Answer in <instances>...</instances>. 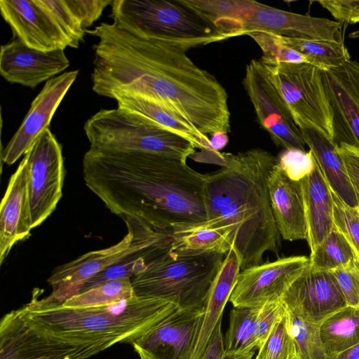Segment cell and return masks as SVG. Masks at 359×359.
Returning <instances> with one entry per match:
<instances>
[{"label": "cell", "instance_id": "d590c367", "mask_svg": "<svg viewBox=\"0 0 359 359\" xmlns=\"http://www.w3.org/2000/svg\"><path fill=\"white\" fill-rule=\"evenodd\" d=\"M248 36H250L261 48L262 57L259 60L264 64L282 62L312 65L308 57L281 43L275 34L252 32Z\"/></svg>", "mask_w": 359, "mask_h": 359}, {"label": "cell", "instance_id": "f6af8a7d", "mask_svg": "<svg viewBox=\"0 0 359 359\" xmlns=\"http://www.w3.org/2000/svg\"><path fill=\"white\" fill-rule=\"evenodd\" d=\"M327 359H359V344L338 353L328 355Z\"/></svg>", "mask_w": 359, "mask_h": 359}, {"label": "cell", "instance_id": "e575fe53", "mask_svg": "<svg viewBox=\"0 0 359 359\" xmlns=\"http://www.w3.org/2000/svg\"><path fill=\"white\" fill-rule=\"evenodd\" d=\"M65 36L68 46L77 48L83 41L86 30L74 16L65 0H40Z\"/></svg>", "mask_w": 359, "mask_h": 359}, {"label": "cell", "instance_id": "4316f807", "mask_svg": "<svg viewBox=\"0 0 359 359\" xmlns=\"http://www.w3.org/2000/svg\"><path fill=\"white\" fill-rule=\"evenodd\" d=\"M331 190L346 204L359 206L358 197L347 174L337 146L331 140L310 130H300Z\"/></svg>", "mask_w": 359, "mask_h": 359}, {"label": "cell", "instance_id": "f1b7e54d", "mask_svg": "<svg viewBox=\"0 0 359 359\" xmlns=\"http://www.w3.org/2000/svg\"><path fill=\"white\" fill-rule=\"evenodd\" d=\"M169 248V246L155 245L132 252L88 280L80 292L109 280L124 277L133 278L143 272L156 259L168 252Z\"/></svg>", "mask_w": 359, "mask_h": 359}, {"label": "cell", "instance_id": "52a82bcc", "mask_svg": "<svg viewBox=\"0 0 359 359\" xmlns=\"http://www.w3.org/2000/svg\"><path fill=\"white\" fill-rule=\"evenodd\" d=\"M225 255L175 256L168 251L131 278L135 294L163 299L181 309H204Z\"/></svg>", "mask_w": 359, "mask_h": 359}, {"label": "cell", "instance_id": "4fadbf2b", "mask_svg": "<svg viewBox=\"0 0 359 359\" xmlns=\"http://www.w3.org/2000/svg\"><path fill=\"white\" fill-rule=\"evenodd\" d=\"M95 354L38 329L20 308L0 321V359H88Z\"/></svg>", "mask_w": 359, "mask_h": 359}, {"label": "cell", "instance_id": "bcb514c9", "mask_svg": "<svg viewBox=\"0 0 359 359\" xmlns=\"http://www.w3.org/2000/svg\"><path fill=\"white\" fill-rule=\"evenodd\" d=\"M227 135L226 133H217L210 135V144L215 151H219L227 144L229 141Z\"/></svg>", "mask_w": 359, "mask_h": 359}, {"label": "cell", "instance_id": "8d00e7d4", "mask_svg": "<svg viewBox=\"0 0 359 359\" xmlns=\"http://www.w3.org/2000/svg\"><path fill=\"white\" fill-rule=\"evenodd\" d=\"M332 196L334 225L344 235L359 259V206L346 204L332 191Z\"/></svg>", "mask_w": 359, "mask_h": 359}, {"label": "cell", "instance_id": "9a60e30c", "mask_svg": "<svg viewBox=\"0 0 359 359\" xmlns=\"http://www.w3.org/2000/svg\"><path fill=\"white\" fill-rule=\"evenodd\" d=\"M204 309H177L131 342L140 359H189Z\"/></svg>", "mask_w": 359, "mask_h": 359}, {"label": "cell", "instance_id": "ffe728a7", "mask_svg": "<svg viewBox=\"0 0 359 359\" xmlns=\"http://www.w3.org/2000/svg\"><path fill=\"white\" fill-rule=\"evenodd\" d=\"M0 11L13 38L42 51L65 50L67 41L40 0H1Z\"/></svg>", "mask_w": 359, "mask_h": 359}, {"label": "cell", "instance_id": "ab89813d", "mask_svg": "<svg viewBox=\"0 0 359 359\" xmlns=\"http://www.w3.org/2000/svg\"><path fill=\"white\" fill-rule=\"evenodd\" d=\"M330 272L335 278L346 305L359 307V262Z\"/></svg>", "mask_w": 359, "mask_h": 359}, {"label": "cell", "instance_id": "30bf717a", "mask_svg": "<svg viewBox=\"0 0 359 359\" xmlns=\"http://www.w3.org/2000/svg\"><path fill=\"white\" fill-rule=\"evenodd\" d=\"M123 220L128 233L118 243L86 253L53 270L47 279L52 287L51 293L46 296L48 299L63 303L78 294L90 278L132 252L155 245L170 247L171 231L154 229L133 218Z\"/></svg>", "mask_w": 359, "mask_h": 359}, {"label": "cell", "instance_id": "7bdbcfd3", "mask_svg": "<svg viewBox=\"0 0 359 359\" xmlns=\"http://www.w3.org/2000/svg\"><path fill=\"white\" fill-rule=\"evenodd\" d=\"M337 146L351 184L359 198V148L345 143Z\"/></svg>", "mask_w": 359, "mask_h": 359}, {"label": "cell", "instance_id": "7dc6e473", "mask_svg": "<svg viewBox=\"0 0 359 359\" xmlns=\"http://www.w3.org/2000/svg\"><path fill=\"white\" fill-rule=\"evenodd\" d=\"M255 354V351L248 353H224L221 359H252Z\"/></svg>", "mask_w": 359, "mask_h": 359}, {"label": "cell", "instance_id": "f546056e", "mask_svg": "<svg viewBox=\"0 0 359 359\" xmlns=\"http://www.w3.org/2000/svg\"><path fill=\"white\" fill-rule=\"evenodd\" d=\"M260 307H233L224 337L226 352L248 353L257 350V327Z\"/></svg>", "mask_w": 359, "mask_h": 359}, {"label": "cell", "instance_id": "44dd1931", "mask_svg": "<svg viewBox=\"0 0 359 359\" xmlns=\"http://www.w3.org/2000/svg\"><path fill=\"white\" fill-rule=\"evenodd\" d=\"M32 217L28 191V168L25 156L10 177L0 209V264L13 246L27 238Z\"/></svg>", "mask_w": 359, "mask_h": 359}, {"label": "cell", "instance_id": "ba28073f", "mask_svg": "<svg viewBox=\"0 0 359 359\" xmlns=\"http://www.w3.org/2000/svg\"><path fill=\"white\" fill-rule=\"evenodd\" d=\"M226 39L266 32L304 40L344 43L341 23L276 8L252 0H232L226 17L215 25Z\"/></svg>", "mask_w": 359, "mask_h": 359}, {"label": "cell", "instance_id": "e0dca14e", "mask_svg": "<svg viewBox=\"0 0 359 359\" xmlns=\"http://www.w3.org/2000/svg\"><path fill=\"white\" fill-rule=\"evenodd\" d=\"M281 299L288 310L308 322L318 325L347 306L332 274L330 271L313 270L309 265L287 288Z\"/></svg>", "mask_w": 359, "mask_h": 359}, {"label": "cell", "instance_id": "c3c4849f", "mask_svg": "<svg viewBox=\"0 0 359 359\" xmlns=\"http://www.w3.org/2000/svg\"><path fill=\"white\" fill-rule=\"evenodd\" d=\"M287 359H299V355L295 348L292 351Z\"/></svg>", "mask_w": 359, "mask_h": 359}, {"label": "cell", "instance_id": "b9f144b4", "mask_svg": "<svg viewBox=\"0 0 359 359\" xmlns=\"http://www.w3.org/2000/svg\"><path fill=\"white\" fill-rule=\"evenodd\" d=\"M317 3L340 23L359 22V0H320Z\"/></svg>", "mask_w": 359, "mask_h": 359}, {"label": "cell", "instance_id": "d4e9b609", "mask_svg": "<svg viewBox=\"0 0 359 359\" xmlns=\"http://www.w3.org/2000/svg\"><path fill=\"white\" fill-rule=\"evenodd\" d=\"M240 271L238 257L231 249L226 254L211 286L201 325L189 359H199L203 353L214 329L222 320L224 309L229 300Z\"/></svg>", "mask_w": 359, "mask_h": 359}, {"label": "cell", "instance_id": "3957f363", "mask_svg": "<svg viewBox=\"0 0 359 359\" xmlns=\"http://www.w3.org/2000/svg\"><path fill=\"white\" fill-rule=\"evenodd\" d=\"M276 162V157L260 148L224 153L221 168L205 174L206 221L230 231L241 270L261 264L266 252L279 250L268 191V177Z\"/></svg>", "mask_w": 359, "mask_h": 359}, {"label": "cell", "instance_id": "5bb4252c", "mask_svg": "<svg viewBox=\"0 0 359 359\" xmlns=\"http://www.w3.org/2000/svg\"><path fill=\"white\" fill-rule=\"evenodd\" d=\"M309 264V257L292 256L241 270L229 300L233 307H260L281 299Z\"/></svg>", "mask_w": 359, "mask_h": 359}, {"label": "cell", "instance_id": "60d3db41", "mask_svg": "<svg viewBox=\"0 0 359 359\" xmlns=\"http://www.w3.org/2000/svg\"><path fill=\"white\" fill-rule=\"evenodd\" d=\"M67 6L86 29L102 14L104 8L111 5V0H65Z\"/></svg>", "mask_w": 359, "mask_h": 359}, {"label": "cell", "instance_id": "484cf974", "mask_svg": "<svg viewBox=\"0 0 359 359\" xmlns=\"http://www.w3.org/2000/svg\"><path fill=\"white\" fill-rule=\"evenodd\" d=\"M170 236L169 252L175 256L226 255L233 249L230 231L215 227L207 221L174 224Z\"/></svg>", "mask_w": 359, "mask_h": 359}, {"label": "cell", "instance_id": "6da1fadb", "mask_svg": "<svg viewBox=\"0 0 359 359\" xmlns=\"http://www.w3.org/2000/svg\"><path fill=\"white\" fill-rule=\"evenodd\" d=\"M86 33L93 45V90L141 96L156 101L205 135L230 131L225 88L197 66L180 46L137 36L117 24L102 22Z\"/></svg>", "mask_w": 359, "mask_h": 359}, {"label": "cell", "instance_id": "2e32d148", "mask_svg": "<svg viewBox=\"0 0 359 359\" xmlns=\"http://www.w3.org/2000/svg\"><path fill=\"white\" fill-rule=\"evenodd\" d=\"M78 75L79 70L66 72L46 82L20 126L1 151L3 163L8 165L15 163L49 129L55 112Z\"/></svg>", "mask_w": 359, "mask_h": 359}, {"label": "cell", "instance_id": "d6a6232c", "mask_svg": "<svg viewBox=\"0 0 359 359\" xmlns=\"http://www.w3.org/2000/svg\"><path fill=\"white\" fill-rule=\"evenodd\" d=\"M135 295L131 278L124 277L107 281L80 292L62 303V305L67 308L100 306L130 299Z\"/></svg>", "mask_w": 359, "mask_h": 359}, {"label": "cell", "instance_id": "f35d334b", "mask_svg": "<svg viewBox=\"0 0 359 359\" xmlns=\"http://www.w3.org/2000/svg\"><path fill=\"white\" fill-rule=\"evenodd\" d=\"M276 158V164L294 181H299L304 177L311 170L314 161L311 150L297 149H285Z\"/></svg>", "mask_w": 359, "mask_h": 359}, {"label": "cell", "instance_id": "277c9868", "mask_svg": "<svg viewBox=\"0 0 359 359\" xmlns=\"http://www.w3.org/2000/svg\"><path fill=\"white\" fill-rule=\"evenodd\" d=\"M42 292L34 288L20 308L29 320L47 334L95 355L117 343L130 344L179 309L163 299L137 295L104 306L67 308L41 297Z\"/></svg>", "mask_w": 359, "mask_h": 359}, {"label": "cell", "instance_id": "ac0fdd59", "mask_svg": "<svg viewBox=\"0 0 359 359\" xmlns=\"http://www.w3.org/2000/svg\"><path fill=\"white\" fill-rule=\"evenodd\" d=\"M321 73L333 111L334 143L359 148V62L350 60Z\"/></svg>", "mask_w": 359, "mask_h": 359}, {"label": "cell", "instance_id": "5b68a950", "mask_svg": "<svg viewBox=\"0 0 359 359\" xmlns=\"http://www.w3.org/2000/svg\"><path fill=\"white\" fill-rule=\"evenodd\" d=\"M114 22L137 36L191 48L225 40L210 22L180 0H114Z\"/></svg>", "mask_w": 359, "mask_h": 359}, {"label": "cell", "instance_id": "f907efd6", "mask_svg": "<svg viewBox=\"0 0 359 359\" xmlns=\"http://www.w3.org/2000/svg\"><path fill=\"white\" fill-rule=\"evenodd\" d=\"M255 359H264V349L263 347H262L255 358Z\"/></svg>", "mask_w": 359, "mask_h": 359}, {"label": "cell", "instance_id": "cb8c5ba5", "mask_svg": "<svg viewBox=\"0 0 359 359\" xmlns=\"http://www.w3.org/2000/svg\"><path fill=\"white\" fill-rule=\"evenodd\" d=\"M299 182L306 223V240L313 252L334 226L332 191L315 158L311 170Z\"/></svg>", "mask_w": 359, "mask_h": 359}, {"label": "cell", "instance_id": "4dcf8cb0", "mask_svg": "<svg viewBox=\"0 0 359 359\" xmlns=\"http://www.w3.org/2000/svg\"><path fill=\"white\" fill-rule=\"evenodd\" d=\"M354 262H359L355 252L334 225L322 242L311 252L309 266L313 270L330 271Z\"/></svg>", "mask_w": 359, "mask_h": 359}, {"label": "cell", "instance_id": "681fc988", "mask_svg": "<svg viewBox=\"0 0 359 359\" xmlns=\"http://www.w3.org/2000/svg\"><path fill=\"white\" fill-rule=\"evenodd\" d=\"M349 38L355 39L359 37V29L352 32L348 35Z\"/></svg>", "mask_w": 359, "mask_h": 359}, {"label": "cell", "instance_id": "7a4b0ae2", "mask_svg": "<svg viewBox=\"0 0 359 359\" xmlns=\"http://www.w3.org/2000/svg\"><path fill=\"white\" fill-rule=\"evenodd\" d=\"M86 185L114 215L170 231L174 224L206 221L205 174L187 162L155 154L89 149Z\"/></svg>", "mask_w": 359, "mask_h": 359}, {"label": "cell", "instance_id": "8992f818", "mask_svg": "<svg viewBox=\"0 0 359 359\" xmlns=\"http://www.w3.org/2000/svg\"><path fill=\"white\" fill-rule=\"evenodd\" d=\"M90 149L155 154L187 162L196 151L185 138L126 109H101L84 123Z\"/></svg>", "mask_w": 359, "mask_h": 359}, {"label": "cell", "instance_id": "7402d4cb", "mask_svg": "<svg viewBox=\"0 0 359 359\" xmlns=\"http://www.w3.org/2000/svg\"><path fill=\"white\" fill-rule=\"evenodd\" d=\"M118 107L137 112L154 121L163 128L189 141L200 152L191 158L196 161L216 164L221 166L223 153L215 151L208 136L201 133L189 121L171 109L147 97L127 94L115 95L113 97Z\"/></svg>", "mask_w": 359, "mask_h": 359}, {"label": "cell", "instance_id": "1f68e13d", "mask_svg": "<svg viewBox=\"0 0 359 359\" xmlns=\"http://www.w3.org/2000/svg\"><path fill=\"white\" fill-rule=\"evenodd\" d=\"M276 36L281 43L308 57L313 66L322 71L339 67L351 60L350 53L344 43H335Z\"/></svg>", "mask_w": 359, "mask_h": 359}, {"label": "cell", "instance_id": "836d02e7", "mask_svg": "<svg viewBox=\"0 0 359 359\" xmlns=\"http://www.w3.org/2000/svg\"><path fill=\"white\" fill-rule=\"evenodd\" d=\"M287 316L290 332L299 359H327L320 337V325L308 322L287 309Z\"/></svg>", "mask_w": 359, "mask_h": 359}, {"label": "cell", "instance_id": "74e56055", "mask_svg": "<svg viewBox=\"0 0 359 359\" xmlns=\"http://www.w3.org/2000/svg\"><path fill=\"white\" fill-rule=\"evenodd\" d=\"M262 347L264 359H287L295 348L288 326L287 308Z\"/></svg>", "mask_w": 359, "mask_h": 359}, {"label": "cell", "instance_id": "8fae6325", "mask_svg": "<svg viewBox=\"0 0 359 359\" xmlns=\"http://www.w3.org/2000/svg\"><path fill=\"white\" fill-rule=\"evenodd\" d=\"M32 229L55 210L62 196L65 177L61 144L50 129L45 130L25 153Z\"/></svg>", "mask_w": 359, "mask_h": 359}, {"label": "cell", "instance_id": "7c38bea8", "mask_svg": "<svg viewBox=\"0 0 359 359\" xmlns=\"http://www.w3.org/2000/svg\"><path fill=\"white\" fill-rule=\"evenodd\" d=\"M243 85L258 123L273 142L285 149L306 151L300 129L260 60H252L246 66Z\"/></svg>", "mask_w": 359, "mask_h": 359}, {"label": "cell", "instance_id": "83f0119b", "mask_svg": "<svg viewBox=\"0 0 359 359\" xmlns=\"http://www.w3.org/2000/svg\"><path fill=\"white\" fill-rule=\"evenodd\" d=\"M327 356L359 344V307L346 306L320 324Z\"/></svg>", "mask_w": 359, "mask_h": 359}, {"label": "cell", "instance_id": "d6986e66", "mask_svg": "<svg viewBox=\"0 0 359 359\" xmlns=\"http://www.w3.org/2000/svg\"><path fill=\"white\" fill-rule=\"evenodd\" d=\"M64 50L42 51L13 38L1 46L0 74L11 83L35 88L69 67Z\"/></svg>", "mask_w": 359, "mask_h": 359}, {"label": "cell", "instance_id": "ee69618b", "mask_svg": "<svg viewBox=\"0 0 359 359\" xmlns=\"http://www.w3.org/2000/svg\"><path fill=\"white\" fill-rule=\"evenodd\" d=\"M225 353L220 320L212 333L203 353L199 359H221Z\"/></svg>", "mask_w": 359, "mask_h": 359}, {"label": "cell", "instance_id": "603a6c76", "mask_svg": "<svg viewBox=\"0 0 359 359\" xmlns=\"http://www.w3.org/2000/svg\"><path fill=\"white\" fill-rule=\"evenodd\" d=\"M271 208L281 237L293 241L306 239V223L299 181L291 180L276 164L268 177Z\"/></svg>", "mask_w": 359, "mask_h": 359}, {"label": "cell", "instance_id": "9c48e42d", "mask_svg": "<svg viewBox=\"0 0 359 359\" xmlns=\"http://www.w3.org/2000/svg\"><path fill=\"white\" fill-rule=\"evenodd\" d=\"M263 65L298 128L315 130L334 142L333 111L321 70L306 63Z\"/></svg>", "mask_w": 359, "mask_h": 359}]
</instances>
